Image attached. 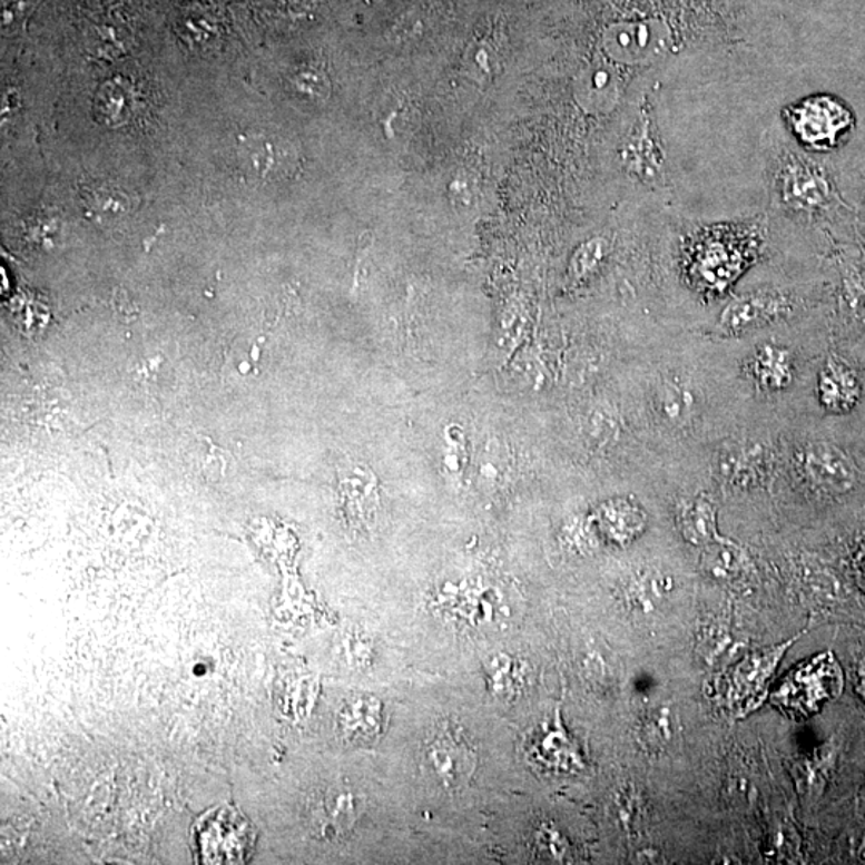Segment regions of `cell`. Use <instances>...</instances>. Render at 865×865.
<instances>
[{"label": "cell", "instance_id": "6da1fadb", "mask_svg": "<svg viewBox=\"0 0 865 865\" xmlns=\"http://www.w3.org/2000/svg\"><path fill=\"white\" fill-rule=\"evenodd\" d=\"M797 463L806 483L827 494H845L856 484V469L852 460L842 449L826 441H814L803 446Z\"/></svg>", "mask_w": 865, "mask_h": 865}, {"label": "cell", "instance_id": "7a4b0ae2", "mask_svg": "<svg viewBox=\"0 0 865 865\" xmlns=\"http://www.w3.org/2000/svg\"><path fill=\"white\" fill-rule=\"evenodd\" d=\"M792 126L805 144L832 146L842 131L852 126V115L834 98L805 100L792 111Z\"/></svg>", "mask_w": 865, "mask_h": 865}, {"label": "cell", "instance_id": "3957f363", "mask_svg": "<svg viewBox=\"0 0 865 865\" xmlns=\"http://www.w3.org/2000/svg\"><path fill=\"white\" fill-rule=\"evenodd\" d=\"M623 158L629 169L642 181H656L664 174L666 155L657 138L655 120L645 112L641 122L631 131Z\"/></svg>", "mask_w": 865, "mask_h": 865}, {"label": "cell", "instance_id": "277c9868", "mask_svg": "<svg viewBox=\"0 0 865 865\" xmlns=\"http://www.w3.org/2000/svg\"><path fill=\"white\" fill-rule=\"evenodd\" d=\"M830 185L823 171L802 159L787 164L783 175V195L798 209H817L830 199Z\"/></svg>", "mask_w": 865, "mask_h": 865}, {"label": "cell", "instance_id": "5b68a950", "mask_svg": "<svg viewBox=\"0 0 865 865\" xmlns=\"http://www.w3.org/2000/svg\"><path fill=\"white\" fill-rule=\"evenodd\" d=\"M786 298L776 294H754L739 298L723 312L720 324L729 332H746L771 323L786 309Z\"/></svg>", "mask_w": 865, "mask_h": 865}, {"label": "cell", "instance_id": "8992f818", "mask_svg": "<svg viewBox=\"0 0 865 865\" xmlns=\"http://www.w3.org/2000/svg\"><path fill=\"white\" fill-rule=\"evenodd\" d=\"M239 158L244 169L258 178H276L286 174L291 160L286 146H281L277 138L268 135L250 137L240 148Z\"/></svg>", "mask_w": 865, "mask_h": 865}, {"label": "cell", "instance_id": "52a82bcc", "mask_svg": "<svg viewBox=\"0 0 865 865\" xmlns=\"http://www.w3.org/2000/svg\"><path fill=\"white\" fill-rule=\"evenodd\" d=\"M766 451L758 444H733L721 452L718 470L726 480L736 484L757 481L765 473Z\"/></svg>", "mask_w": 865, "mask_h": 865}, {"label": "cell", "instance_id": "ba28073f", "mask_svg": "<svg viewBox=\"0 0 865 865\" xmlns=\"http://www.w3.org/2000/svg\"><path fill=\"white\" fill-rule=\"evenodd\" d=\"M677 521L682 538L692 545L706 547L718 540L717 513L707 499L685 500L678 509Z\"/></svg>", "mask_w": 865, "mask_h": 865}, {"label": "cell", "instance_id": "9c48e42d", "mask_svg": "<svg viewBox=\"0 0 865 865\" xmlns=\"http://www.w3.org/2000/svg\"><path fill=\"white\" fill-rule=\"evenodd\" d=\"M700 566L710 579L717 580V582H733L743 574L744 568H746V557H744L743 550L737 549L733 543L715 540L706 545L702 558H700Z\"/></svg>", "mask_w": 865, "mask_h": 865}, {"label": "cell", "instance_id": "30bf717a", "mask_svg": "<svg viewBox=\"0 0 865 865\" xmlns=\"http://www.w3.org/2000/svg\"><path fill=\"white\" fill-rule=\"evenodd\" d=\"M430 755L433 757L434 768L449 784H458V780L472 771V751L451 737L438 740Z\"/></svg>", "mask_w": 865, "mask_h": 865}, {"label": "cell", "instance_id": "8fae6325", "mask_svg": "<svg viewBox=\"0 0 865 865\" xmlns=\"http://www.w3.org/2000/svg\"><path fill=\"white\" fill-rule=\"evenodd\" d=\"M82 196L89 209L97 212V214L120 215L130 209V197L118 186L106 184L87 186Z\"/></svg>", "mask_w": 865, "mask_h": 865}, {"label": "cell", "instance_id": "7c38bea8", "mask_svg": "<svg viewBox=\"0 0 865 865\" xmlns=\"http://www.w3.org/2000/svg\"><path fill=\"white\" fill-rule=\"evenodd\" d=\"M671 589L670 577L664 574H646L631 586L630 597L635 604L640 608H655L657 601L662 600Z\"/></svg>", "mask_w": 865, "mask_h": 865}, {"label": "cell", "instance_id": "4fadbf2b", "mask_svg": "<svg viewBox=\"0 0 865 865\" xmlns=\"http://www.w3.org/2000/svg\"><path fill=\"white\" fill-rule=\"evenodd\" d=\"M758 375L765 385L768 386H783L790 379V366H788V360L783 352H776L773 348H766V352L758 357Z\"/></svg>", "mask_w": 865, "mask_h": 865}, {"label": "cell", "instance_id": "5bb4252c", "mask_svg": "<svg viewBox=\"0 0 865 865\" xmlns=\"http://www.w3.org/2000/svg\"><path fill=\"white\" fill-rule=\"evenodd\" d=\"M671 737V720L669 711L666 708L657 710L655 714L649 715L641 726V743L645 746L656 750L666 746Z\"/></svg>", "mask_w": 865, "mask_h": 865}, {"label": "cell", "instance_id": "9a60e30c", "mask_svg": "<svg viewBox=\"0 0 865 865\" xmlns=\"http://www.w3.org/2000/svg\"><path fill=\"white\" fill-rule=\"evenodd\" d=\"M660 407L664 415L671 420L681 419L691 411V396L678 385H664L660 393Z\"/></svg>", "mask_w": 865, "mask_h": 865}, {"label": "cell", "instance_id": "2e32d148", "mask_svg": "<svg viewBox=\"0 0 865 865\" xmlns=\"http://www.w3.org/2000/svg\"><path fill=\"white\" fill-rule=\"evenodd\" d=\"M859 561H861V564H863L865 568V542L863 543V547H861Z\"/></svg>", "mask_w": 865, "mask_h": 865}]
</instances>
